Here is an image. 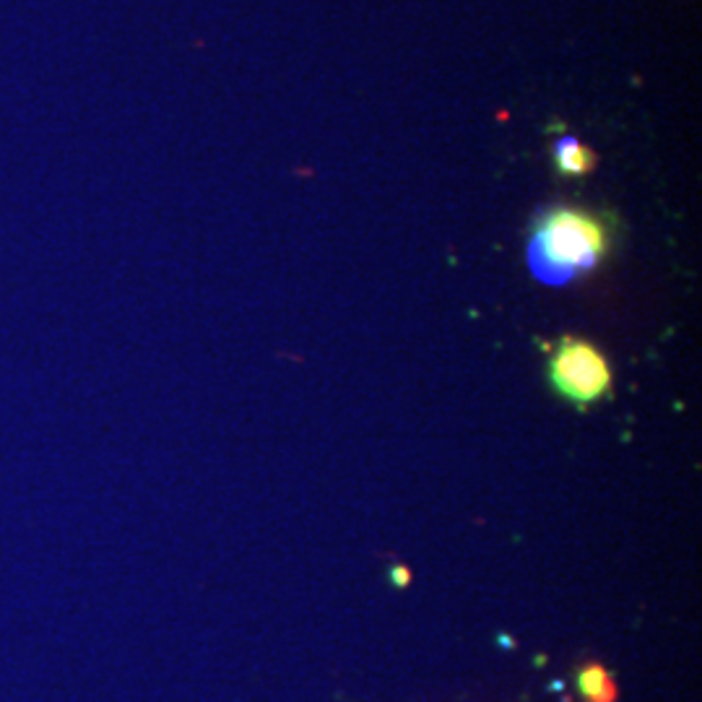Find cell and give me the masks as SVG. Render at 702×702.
I'll return each mask as SVG.
<instances>
[{
    "label": "cell",
    "mask_w": 702,
    "mask_h": 702,
    "mask_svg": "<svg viewBox=\"0 0 702 702\" xmlns=\"http://www.w3.org/2000/svg\"><path fill=\"white\" fill-rule=\"evenodd\" d=\"M609 252V232L583 208H551L530 232L526 260L530 273L549 286H562L593 270Z\"/></svg>",
    "instance_id": "cell-1"
},
{
    "label": "cell",
    "mask_w": 702,
    "mask_h": 702,
    "mask_svg": "<svg viewBox=\"0 0 702 702\" xmlns=\"http://www.w3.org/2000/svg\"><path fill=\"white\" fill-rule=\"evenodd\" d=\"M551 390L575 406H593L611 390V367L591 341L564 335L551 349L546 367Z\"/></svg>",
    "instance_id": "cell-2"
},
{
    "label": "cell",
    "mask_w": 702,
    "mask_h": 702,
    "mask_svg": "<svg viewBox=\"0 0 702 702\" xmlns=\"http://www.w3.org/2000/svg\"><path fill=\"white\" fill-rule=\"evenodd\" d=\"M578 692L583 702H616L619 690L606 666L601 663H585L578 671Z\"/></svg>",
    "instance_id": "cell-3"
},
{
    "label": "cell",
    "mask_w": 702,
    "mask_h": 702,
    "mask_svg": "<svg viewBox=\"0 0 702 702\" xmlns=\"http://www.w3.org/2000/svg\"><path fill=\"white\" fill-rule=\"evenodd\" d=\"M554 162H557L562 174L580 177V174L593 169L595 156H593V151H591L588 146H583L578 138L567 136V138L557 140V146H554Z\"/></svg>",
    "instance_id": "cell-4"
},
{
    "label": "cell",
    "mask_w": 702,
    "mask_h": 702,
    "mask_svg": "<svg viewBox=\"0 0 702 702\" xmlns=\"http://www.w3.org/2000/svg\"><path fill=\"white\" fill-rule=\"evenodd\" d=\"M390 580L396 588H409L411 585V570L406 564H396L393 570H390Z\"/></svg>",
    "instance_id": "cell-5"
}]
</instances>
